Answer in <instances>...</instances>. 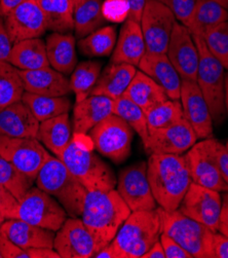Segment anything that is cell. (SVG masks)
<instances>
[{
    "instance_id": "41",
    "label": "cell",
    "mask_w": 228,
    "mask_h": 258,
    "mask_svg": "<svg viewBox=\"0 0 228 258\" xmlns=\"http://www.w3.org/2000/svg\"><path fill=\"white\" fill-rule=\"evenodd\" d=\"M201 37L210 53L228 70V21L215 26Z\"/></svg>"
},
{
    "instance_id": "4",
    "label": "cell",
    "mask_w": 228,
    "mask_h": 258,
    "mask_svg": "<svg viewBox=\"0 0 228 258\" xmlns=\"http://www.w3.org/2000/svg\"><path fill=\"white\" fill-rule=\"evenodd\" d=\"M36 186L54 197L70 217H80L88 194L80 182L57 157L50 156L43 164L35 180Z\"/></svg>"
},
{
    "instance_id": "32",
    "label": "cell",
    "mask_w": 228,
    "mask_h": 258,
    "mask_svg": "<svg viewBox=\"0 0 228 258\" xmlns=\"http://www.w3.org/2000/svg\"><path fill=\"white\" fill-rule=\"evenodd\" d=\"M228 21V11L214 0H196L189 24L186 26L192 35L202 36L215 26Z\"/></svg>"
},
{
    "instance_id": "56",
    "label": "cell",
    "mask_w": 228,
    "mask_h": 258,
    "mask_svg": "<svg viewBox=\"0 0 228 258\" xmlns=\"http://www.w3.org/2000/svg\"><path fill=\"white\" fill-rule=\"evenodd\" d=\"M217 4H219L220 6H222L225 10L228 11V0H214Z\"/></svg>"
},
{
    "instance_id": "53",
    "label": "cell",
    "mask_w": 228,
    "mask_h": 258,
    "mask_svg": "<svg viewBox=\"0 0 228 258\" xmlns=\"http://www.w3.org/2000/svg\"><path fill=\"white\" fill-rule=\"evenodd\" d=\"M27 2L29 0H0V15L5 17L13 10Z\"/></svg>"
},
{
    "instance_id": "2",
    "label": "cell",
    "mask_w": 228,
    "mask_h": 258,
    "mask_svg": "<svg viewBox=\"0 0 228 258\" xmlns=\"http://www.w3.org/2000/svg\"><path fill=\"white\" fill-rule=\"evenodd\" d=\"M131 213L116 189L92 190L86 196L82 220L100 248L103 249L115 238Z\"/></svg>"
},
{
    "instance_id": "44",
    "label": "cell",
    "mask_w": 228,
    "mask_h": 258,
    "mask_svg": "<svg viewBox=\"0 0 228 258\" xmlns=\"http://www.w3.org/2000/svg\"><path fill=\"white\" fill-rule=\"evenodd\" d=\"M20 202L4 186L0 185V214L6 219H12Z\"/></svg>"
},
{
    "instance_id": "22",
    "label": "cell",
    "mask_w": 228,
    "mask_h": 258,
    "mask_svg": "<svg viewBox=\"0 0 228 258\" xmlns=\"http://www.w3.org/2000/svg\"><path fill=\"white\" fill-rule=\"evenodd\" d=\"M138 67L166 91L169 99L180 100L182 79L167 54L146 53Z\"/></svg>"
},
{
    "instance_id": "18",
    "label": "cell",
    "mask_w": 228,
    "mask_h": 258,
    "mask_svg": "<svg viewBox=\"0 0 228 258\" xmlns=\"http://www.w3.org/2000/svg\"><path fill=\"white\" fill-rule=\"evenodd\" d=\"M180 102L184 118L193 128L197 139L213 137V119L207 102L195 81L182 80Z\"/></svg>"
},
{
    "instance_id": "21",
    "label": "cell",
    "mask_w": 228,
    "mask_h": 258,
    "mask_svg": "<svg viewBox=\"0 0 228 258\" xmlns=\"http://www.w3.org/2000/svg\"><path fill=\"white\" fill-rule=\"evenodd\" d=\"M20 75L25 92L50 97L67 96L72 92L68 77L50 66L35 70H20Z\"/></svg>"
},
{
    "instance_id": "15",
    "label": "cell",
    "mask_w": 228,
    "mask_h": 258,
    "mask_svg": "<svg viewBox=\"0 0 228 258\" xmlns=\"http://www.w3.org/2000/svg\"><path fill=\"white\" fill-rule=\"evenodd\" d=\"M54 249L61 258H92L101 250L90 230L79 217L66 219L57 231Z\"/></svg>"
},
{
    "instance_id": "35",
    "label": "cell",
    "mask_w": 228,
    "mask_h": 258,
    "mask_svg": "<svg viewBox=\"0 0 228 258\" xmlns=\"http://www.w3.org/2000/svg\"><path fill=\"white\" fill-rule=\"evenodd\" d=\"M117 40L114 26H103L88 36L80 39L79 48L87 57H106L113 53Z\"/></svg>"
},
{
    "instance_id": "5",
    "label": "cell",
    "mask_w": 228,
    "mask_h": 258,
    "mask_svg": "<svg viewBox=\"0 0 228 258\" xmlns=\"http://www.w3.org/2000/svg\"><path fill=\"white\" fill-rule=\"evenodd\" d=\"M162 235L159 209L136 211L120 226L111 241L118 258H141Z\"/></svg>"
},
{
    "instance_id": "9",
    "label": "cell",
    "mask_w": 228,
    "mask_h": 258,
    "mask_svg": "<svg viewBox=\"0 0 228 258\" xmlns=\"http://www.w3.org/2000/svg\"><path fill=\"white\" fill-rule=\"evenodd\" d=\"M13 218L58 231L67 219V213L54 197L32 186L20 201Z\"/></svg>"
},
{
    "instance_id": "50",
    "label": "cell",
    "mask_w": 228,
    "mask_h": 258,
    "mask_svg": "<svg viewBox=\"0 0 228 258\" xmlns=\"http://www.w3.org/2000/svg\"><path fill=\"white\" fill-rule=\"evenodd\" d=\"M218 231H220V234L228 237V192H225L222 196V206Z\"/></svg>"
},
{
    "instance_id": "29",
    "label": "cell",
    "mask_w": 228,
    "mask_h": 258,
    "mask_svg": "<svg viewBox=\"0 0 228 258\" xmlns=\"http://www.w3.org/2000/svg\"><path fill=\"white\" fill-rule=\"evenodd\" d=\"M123 96L133 101L145 113L169 99L166 91L141 70L136 72Z\"/></svg>"
},
{
    "instance_id": "30",
    "label": "cell",
    "mask_w": 228,
    "mask_h": 258,
    "mask_svg": "<svg viewBox=\"0 0 228 258\" xmlns=\"http://www.w3.org/2000/svg\"><path fill=\"white\" fill-rule=\"evenodd\" d=\"M8 62L19 70H35L49 66L45 41L38 37L15 43Z\"/></svg>"
},
{
    "instance_id": "11",
    "label": "cell",
    "mask_w": 228,
    "mask_h": 258,
    "mask_svg": "<svg viewBox=\"0 0 228 258\" xmlns=\"http://www.w3.org/2000/svg\"><path fill=\"white\" fill-rule=\"evenodd\" d=\"M0 157L36 180L38 172L50 154L37 138L0 135Z\"/></svg>"
},
{
    "instance_id": "40",
    "label": "cell",
    "mask_w": 228,
    "mask_h": 258,
    "mask_svg": "<svg viewBox=\"0 0 228 258\" xmlns=\"http://www.w3.org/2000/svg\"><path fill=\"white\" fill-rule=\"evenodd\" d=\"M145 114L149 131L169 126L184 117L180 100L173 99H168Z\"/></svg>"
},
{
    "instance_id": "6",
    "label": "cell",
    "mask_w": 228,
    "mask_h": 258,
    "mask_svg": "<svg viewBox=\"0 0 228 258\" xmlns=\"http://www.w3.org/2000/svg\"><path fill=\"white\" fill-rule=\"evenodd\" d=\"M162 233L166 234L185 249L192 258H214L213 240L215 233L178 209L166 211L159 207Z\"/></svg>"
},
{
    "instance_id": "12",
    "label": "cell",
    "mask_w": 228,
    "mask_h": 258,
    "mask_svg": "<svg viewBox=\"0 0 228 258\" xmlns=\"http://www.w3.org/2000/svg\"><path fill=\"white\" fill-rule=\"evenodd\" d=\"M117 191L132 212L157 209L147 175V163L138 162L120 171Z\"/></svg>"
},
{
    "instance_id": "55",
    "label": "cell",
    "mask_w": 228,
    "mask_h": 258,
    "mask_svg": "<svg viewBox=\"0 0 228 258\" xmlns=\"http://www.w3.org/2000/svg\"><path fill=\"white\" fill-rule=\"evenodd\" d=\"M225 104L226 110L228 112V73L225 76Z\"/></svg>"
},
{
    "instance_id": "47",
    "label": "cell",
    "mask_w": 228,
    "mask_h": 258,
    "mask_svg": "<svg viewBox=\"0 0 228 258\" xmlns=\"http://www.w3.org/2000/svg\"><path fill=\"white\" fill-rule=\"evenodd\" d=\"M0 252L4 258H29L26 250L0 235Z\"/></svg>"
},
{
    "instance_id": "51",
    "label": "cell",
    "mask_w": 228,
    "mask_h": 258,
    "mask_svg": "<svg viewBox=\"0 0 228 258\" xmlns=\"http://www.w3.org/2000/svg\"><path fill=\"white\" fill-rule=\"evenodd\" d=\"M29 258H61L59 253L54 248H30L25 249Z\"/></svg>"
},
{
    "instance_id": "42",
    "label": "cell",
    "mask_w": 228,
    "mask_h": 258,
    "mask_svg": "<svg viewBox=\"0 0 228 258\" xmlns=\"http://www.w3.org/2000/svg\"><path fill=\"white\" fill-rule=\"evenodd\" d=\"M102 11L107 22L124 23L130 17V5L126 0H105Z\"/></svg>"
},
{
    "instance_id": "28",
    "label": "cell",
    "mask_w": 228,
    "mask_h": 258,
    "mask_svg": "<svg viewBox=\"0 0 228 258\" xmlns=\"http://www.w3.org/2000/svg\"><path fill=\"white\" fill-rule=\"evenodd\" d=\"M73 136L72 124L68 113L46 119L39 123L36 138L55 157L61 158Z\"/></svg>"
},
{
    "instance_id": "49",
    "label": "cell",
    "mask_w": 228,
    "mask_h": 258,
    "mask_svg": "<svg viewBox=\"0 0 228 258\" xmlns=\"http://www.w3.org/2000/svg\"><path fill=\"white\" fill-rule=\"evenodd\" d=\"M214 258H228V237L215 233L213 240Z\"/></svg>"
},
{
    "instance_id": "16",
    "label": "cell",
    "mask_w": 228,
    "mask_h": 258,
    "mask_svg": "<svg viewBox=\"0 0 228 258\" xmlns=\"http://www.w3.org/2000/svg\"><path fill=\"white\" fill-rule=\"evenodd\" d=\"M197 137L191 125L183 117L169 126L150 130L147 143L144 145L149 154H182L188 151Z\"/></svg>"
},
{
    "instance_id": "14",
    "label": "cell",
    "mask_w": 228,
    "mask_h": 258,
    "mask_svg": "<svg viewBox=\"0 0 228 258\" xmlns=\"http://www.w3.org/2000/svg\"><path fill=\"white\" fill-rule=\"evenodd\" d=\"M221 206L222 197L219 191L191 182L178 210L217 233Z\"/></svg>"
},
{
    "instance_id": "8",
    "label": "cell",
    "mask_w": 228,
    "mask_h": 258,
    "mask_svg": "<svg viewBox=\"0 0 228 258\" xmlns=\"http://www.w3.org/2000/svg\"><path fill=\"white\" fill-rule=\"evenodd\" d=\"M88 135L95 149L115 164L124 162L131 154L134 130L114 113L95 125Z\"/></svg>"
},
{
    "instance_id": "31",
    "label": "cell",
    "mask_w": 228,
    "mask_h": 258,
    "mask_svg": "<svg viewBox=\"0 0 228 258\" xmlns=\"http://www.w3.org/2000/svg\"><path fill=\"white\" fill-rule=\"evenodd\" d=\"M102 0H78L74 3V33L82 39L106 24Z\"/></svg>"
},
{
    "instance_id": "38",
    "label": "cell",
    "mask_w": 228,
    "mask_h": 258,
    "mask_svg": "<svg viewBox=\"0 0 228 258\" xmlns=\"http://www.w3.org/2000/svg\"><path fill=\"white\" fill-rule=\"evenodd\" d=\"M128 123L134 132L139 134L143 145L147 143L149 128L145 112L133 101L124 96L113 100V112Z\"/></svg>"
},
{
    "instance_id": "54",
    "label": "cell",
    "mask_w": 228,
    "mask_h": 258,
    "mask_svg": "<svg viewBox=\"0 0 228 258\" xmlns=\"http://www.w3.org/2000/svg\"><path fill=\"white\" fill-rule=\"evenodd\" d=\"M141 258H166V254L161 242L158 241Z\"/></svg>"
},
{
    "instance_id": "27",
    "label": "cell",
    "mask_w": 228,
    "mask_h": 258,
    "mask_svg": "<svg viewBox=\"0 0 228 258\" xmlns=\"http://www.w3.org/2000/svg\"><path fill=\"white\" fill-rule=\"evenodd\" d=\"M49 66L64 75H71L78 66L76 40L71 33L53 32L45 40Z\"/></svg>"
},
{
    "instance_id": "33",
    "label": "cell",
    "mask_w": 228,
    "mask_h": 258,
    "mask_svg": "<svg viewBox=\"0 0 228 258\" xmlns=\"http://www.w3.org/2000/svg\"><path fill=\"white\" fill-rule=\"evenodd\" d=\"M41 9L47 30L59 33L74 31L72 0H36Z\"/></svg>"
},
{
    "instance_id": "10",
    "label": "cell",
    "mask_w": 228,
    "mask_h": 258,
    "mask_svg": "<svg viewBox=\"0 0 228 258\" xmlns=\"http://www.w3.org/2000/svg\"><path fill=\"white\" fill-rule=\"evenodd\" d=\"M176 23L177 19L169 8L159 0H146L140 19L146 53L167 54Z\"/></svg>"
},
{
    "instance_id": "46",
    "label": "cell",
    "mask_w": 228,
    "mask_h": 258,
    "mask_svg": "<svg viewBox=\"0 0 228 258\" xmlns=\"http://www.w3.org/2000/svg\"><path fill=\"white\" fill-rule=\"evenodd\" d=\"M212 148L221 175L228 183V150L225 145L214 138H212Z\"/></svg>"
},
{
    "instance_id": "36",
    "label": "cell",
    "mask_w": 228,
    "mask_h": 258,
    "mask_svg": "<svg viewBox=\"0 0 228 258\" xmlns=\"http://www.w3.org/2000/svg\"><path fill=\"white\" fill-rule=\"evenodd\" d=\"M101 66L102 64L97 61H84L75 67L69 81L76 102L91 96L101 74Z\"/></svg>"
},
{
    "instance_id": "60",
    "label": "cell",
    "mask_w": 228,
    "mask_h": 258,
    "mask_svg": "<svg viewBox=\"0 0 228 258\" xmlns=\"http://www.w3.org/2000/svg\"><path fill=\"white\" fill-rule=\"evenodd\" d=\"M0 258H4V257H3V254H2V252H0Z\"/></svg>"
},
{
    "instance_id": "39",
    "label": "cell",
    "mask_w": 228,
    "mask_h": 258,
    "mask_svg": "<svg viewBox=\"0 0 228 258\" xmlns=\"http://www.w3.org/2000/svg\"><path fill=\"white\" fill-rule=\"evenodd\" d=\"M34 182L35 179L0 157V185L8 189L19 202L33 186Z\"/></svg>"
},
{
    "instance_id": "52",
    "label": "cell",
    "mask_w": 228,
    "mask_h": 258,
    "mask_svg": "<svg viewBox=\"0 0 228 258\" xmlns=\"http://www.w3.org/2000/svg\"><path fill=\"white\" fill-rule=\"evenodd\" d=\"M130 5V17L131 19L140 23L141 15L145 6L146 0H126Z\"/></svg>"
},
{
    "instance_id": "7",
    "label": "cell",
    "mask_w": 228,
    "mask_h": 258,
    "mask_svg": "<svg viewBox=\"0 0 228 258\" xmlns=\"http://www.w3.org/2000/svg\"><path fill=\"white\" fill-rule=\"evenodd\" d=\"M199 61L196 83L209 106L213 122L221 123L227 113L225 104V73L223 65L210 53L204 38L192 35Z\"/></svg>"
},
{
    "instance_id": "23",
    "label": "cell",
    "mask_w": 228,
    "mask_h": 258,
    "mask_svg": "<svg viewBox=\"0 0 228 258\" xmlns=\"http://www.w3.org/2000/svg\"><path fill=\"white\" fill-rule=\"evenodd\" d=\"M145 54L146 45L140 23L128 18L120 29L110 62L138 67Z\"/></svg>"
},
{
    "instance_id": "3",
    "label": "cell",
    "mask_w": 228,
    "mask_h": 258,
    "mask_svg": "<svg viewBox=\"0 0 228 258\" xmlns=\"http://www.w3.org/2000/svg\"><path fill=\"white\" fill-rule=\"evenodd\" d=\"M60 160L88 191L112 189L117 183L111 168L95 153L88 134H73Z\"/></svg>"
},
{
    "instance_id": "19",
    "label": "cell",
    "mask_w": 228,
    "mask_h": 258,
    "mask_svg": "<svg viewBox=\"0 0 228 258\" xmlns=\"http://www.w3.org/2000/svg\"><path fill=\"white\" fill-rule=\"evenodd\" d=\"M5 22L12 42L41 37L47 31L45 19L36 0H29L6 15Z\"/></svg>"
},
{
    "instance_id": "25",
    "label": "cell",
    "mask_w": 228,
    "mask_h": 258,
    "mask_svg": "<svg viewBox=\"0 0 228 258\" xmlns=\"http://www.w3.org/2000/svg\"><path fill=\"white\" fill-rule=\"evenodd\" d=\"M39 121L22 101L0 109V135L36 138Z\"/></svg>"
},
{
    "instance_id": "1",
    "label": "cell",
    "mask_w": 228,
    "mask_h": 258,
    "mask_svg": "<svg viewBox=\"0 0 228 258\" xmlns=\"http://www.w3.org/2000/svg\"><path fill=\"white\" fill-rule=\"evenodd\" d=\"M147 175L160 207L166 211L178 209L192 182L185 157L181 154H150Z\"/></svg>"
},
{
    "instance_id": "20",
    "label": "cell",
    "mask_w": 228,
    "mask_h": 258,
    "mask_svg": "<svg viewBox=\"0 0 228 258\" xmlns=\"http://www.w3.org/2000/svg\"><path fill=\"white\" fill-rule=\"evenodd\" d=\"M55 233L18 218L6 219L0 226V235L23 249L54 248Z\"/></svg>"
},
{
    "instance_id": "45",
    "label": "cell",
    "mask_w": 228,
    "mask_h": 258,
    "mask_svg": "<svg viewBox=\"0 0 228 258\" xmlns=\"http://www.w3.org/2000/svg\"><path fill=\"white\" fill-rule=\"evenodd\" d=\"M160 242L164 248L166 258H192L185 249L164 233L160 237Z\"/></svg>"
},
{
    "instance_id": "13",
    "label": "cell",
    "mask_w": 228,
    "mask_h": 258,
    "mask_svg": "<svg viewBox=\"0 0 228 258\" xmlns=\"http://www.w3.org/2000/svg\"><path fill=\"white\" fill-rule=\"evenodd\" d=\"M212 138L195 143L184 157L192 182L219 192H228V183L222 177L214 157Z\"/></svg>"
},
{
    "instance_id": "34",
    "label": "cell",
    "mask_w": 228,
    "mask_h": 258,
    "mask_svg": "<svg viewBox=\"0 0 228 258\" xmlns=\"http://www.w3.org/2000/svg\"><path fill=\"white\" fill-rule=\"evenodd\" d=\"M22 102L28 106L39 122L68 113L72 105L66 96L50 97L28 92L24 93Z\"/></svg>"
},
{
    "instance_id": "57",
    "label": "cell",
    "mask_w": 228,
    "mask_h": 258,
    "mask_svg": "<svg viewBox=\"0 0 228 258\" xmlns=\"http://www.w3.org/2000/svg\"><path fill=\"white\" fill-rule=\"evenodd\" d=\"M6 220V218L2 215V214H0V226H2V224L4 223V221Z\"/></svg>"
},
{
    "instance_id": "59",
    "label": "cell",
    "mask_w": 228,
    "mask_h": 258,
    "mask_svg": "<svg viewBox=\"0 0 228 258\" xmlns=\"http://www.w3.org/2000/svg\"><path fill=\"white\" fill-rule=\"evenodd\" d=\"M78 2V0H72V3H73V5H74V3H76Z\"/></svg>"
},
{
    "instance_id": "24",
    "label": "cell",
    "mask_w": 228,
    "mask_h": 258,
    "mask_svg": "<svg viewBox=\"0 0 228 258\" xmlns=\"http://www.w3.org/2000/svg\"><path fill=\"white\" fill-rule=\"evenodd\" d=\"M113 112V100L91 95L76 102L73 108V134H89L92 128Z\"/></svg>"
},
{
    "instance_id": "37",
    "label": "cell",
    "mask_w": 228,
    "mask_h": 258,
    "mask_svg": "<svg viewBox=\"0 0 228 258\" xmlns=\"http://www.w3.org/2000/svg\"><path fill=\"white\" fill-rule=\"evenodd\" d=\"M24 93L20 70L8 61H0V109L22 101Z\"/></svg>"
},
{
    "instance_id": "58",
    "label": "cell",
    "mask_w": 228,
    "mask_h": 258,
    "mask_svg": "<svg viewBox=\"0 0 228 258\" xmlns=\"http://www.w3.org/2000/svg\"><path fill=\"white\" fill-rule=\"evenodd\" d=\"M225 147L227 148V150H228V141H227V143H226V145H225Z\"/></svg>"
},
{
    "instance_id": "43",
    "label": "cell",
    "mask_w": 228,
    "mask_h": 258,
    "mask_svg": "<svg viewBox=\"0 0 228 258\" xmlns=\"http://www.w3.org/2000/svg\"><path fill=\"white\" fill-rule=\"evenodd\" d=\"M159 2L173 12L177 21L184 26L189 24L196 0H159Z\"/></svg>"
},
{
    "instance_id": "17",
    "label": "cell",
    "mask_w": 228,
    "mask_h": 258,
    "mask_svg": "<svg viewBox=\"0 0 228 258\" xmlns=\"http://www.w3.org/2000/svg\"><path fill=\"white\" fill-rule=\"evenodd\" d=\"M167 56L182 80L196 82L199 55L192 34L186 26L177 22L173 29Z\"/></svg>"
},
{
    "instance_id": "26",
    "label": "cell",
    "mask_w": 228,
    "mask_h": 258,
    "mask_svg": "<svg viewBox=\"0 0 228 258\" xmlns=\"http://www.w3.org/2000/svg\"><path fill=\"white\" fill-rule=\"evenodd\" d=\"M137 72L135 66L130 64L111 63L101 72L91 95L104 96L111 100L123 96Z\"/></svg>"
},
{
    "instance_id": "48",
    "label": "cell",
    "mask_w": 228,
    "mask_h": 258,
    "mask_svg": "<svg viewBox=\"0 0 228 258\" xmlns=\"http://www.w3.org/2000/svg\"><path fill=\"white\" fill-rule=\"evenodd\" d=\"M14 43L12 42L4 16L0 15V61H8Z\"/></svg>"
}]
</instances>
